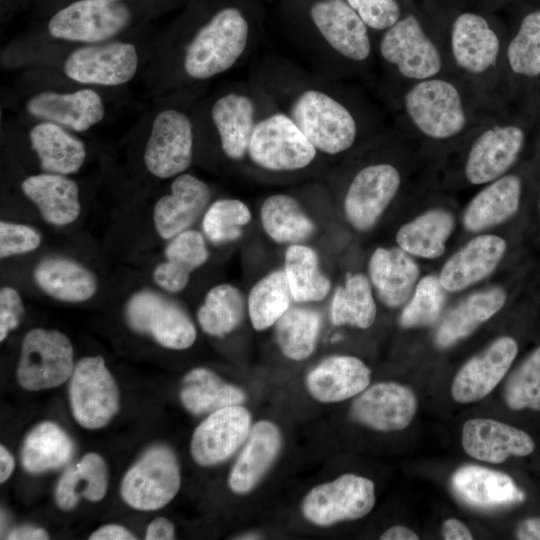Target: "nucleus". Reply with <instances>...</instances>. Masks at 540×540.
Wrapping results in <instances>:
<instances>
[{
	"mask_svg": "<svg viewBox=\"0 0 540 540\" xmlns=\"http://www.w3.org/2000/svg\"><path fill=\"white\" fill-rule=\"evenodd\" d=\"M507 243L494 234L469 240L444 263L439 280L447 292H459L488 277L505 256Z\"/></svg>",
	"mask_w": 540,
	"mask_h": 540,
	"instance_id": "4be33fe9",
	"label": "nucleus"
},
{
	"mask_svg": "<svg viewBox=\"0 0 540 540\" xmlns=\"http://www.w3.org/2000/svg\"><path fill=\"white\" fill-rule=\"evenodd\" d=\"M10 540H43L49 539V534L43 528L23 525L13 529L7 536Z\"/></svg>",
	"mask_w": 540,
	"mask_h": 540,
	"instance_id": "13d9d810",
	"label": "nucleus"
},
{
	"mask_svg": "<svg viewBox=\"0 0 540 540\" xmlns=\"http://www.w3.org/2000/svg\"><path fill=\"white\" fill-rule=\"evenodd\" d=\"M254 104L245 95L229 93L213 105L211 116L218 131L221 147L232 160H241L248 153L255 127Z\"/></svg>",
	"mask_w": 540,
	"mask_h": 540,
	"instance_id": "473e14b6",
	"label": "nucleus"
},
{
	"mask_svg": "<svg viewBox=\"0 0 540 540\" xmlns=\"http://www.w3.org/2000/svg\"><path fill=\"white\" fill-rule=\"evenodd\" d=\"M138 54L131 43L112 42L84 46L73 51L65 61V74L84 84L115 86L133 78Z\"/></svg>",
	"mask_w": 540,
	"mask_h": 540,
	"instance_id": "a211bd4d",
	"label": "nucleus"
},
{
	"mask_svg": "<svg viewBox=\"0 0 540 540\" xmlns=\"http://www.w3.org/2000/svg\"><path fill=\"white\" fill-rule=\"evenodd\" d=\"M41 235L25 224L0 222V257L7 258L31 252L39 247Z\"/></svg>",
	"mask_w": 540,
	"mask_h": 540,
	"instance_id": "603ef678",
	"label": "nucleus"
},
{
	"mask_svg": "<svg viewBox=\"0 0 540 540\" xmlns=\"http://www.w3.org/2000/svg\"><path fill=\"white\" fill-rule=\"evenodd\" d=\"M401 183V173L391 163H372L361 168L344 196V215L351 227L359 232L372 229L398 194Z\"/></svg>",
	"mask_w": 540,
	"mask_h": 540,
	"instance_id": "ddd939ff",
	"label": "nucleus"
},
{
	"mask_svg": "<svg viewBox=\"0 0 540 540\" xmlns=\"http://www.w3.org/2000/svg\"><path fill=\"white\" fill-rule=\"evenodd\" d=\"M446 292L439 276L430 274L418 280L399 316L400 326L414 328L435 323L445 304Z\"/></svg>",
	"mask_w": 540,
	"mask_h": 540,
	"instance_id": "09e8293b",
	"label": "nucleus"
},
{
	"mask_svg": "<svg viewBox=\"0 0 540 540\" xmlns=\"http://www.w3.org/2000/svg\"><path fill=\"white\" fill-rule=\"evenodd\" d=\"M73 347L60 331L36 328L22 342L17 368L21 387L40 391L60 386L74 370Z\"/></svg>",
	"mask_w": 540,
	"mask_h": 540,
	"instance_id": "6e6552de",
	"label": "nucleus"
},
{
	"mask_svg": "<svg viewBox=\"0 0 540 540\" xmlns=\"http://www.w3.org/2000/svg\"><path fill=\"white\" fill-rule=\"evenodd\" d=\"M175 537V528L172 522L164 517H157L147 527L145 539L170 540Z\"/></svg>",
	"mask_w": 540,
	"mask_h": 540,
	"instance_id": "5fc2aeb1",
	"label": "nucleus"
},
{
	"mask_svg": "<svg viewBox=\"0 0 540 540\" xmlns=\"http://www.w3.org/2000/svg\"><path fill=\"white\" fill-rule=\"evenodd\" d=\"M21 187L46 222L63 226L78 218L79 189L72 179L55 173L38 174L26 178Z\"/></svg>",
	"mask_w": 540,
	"mask_h": 540,
	"instance_id": "2f4dec72",
	"label": "nucleus"
},
{
	"mask_svg": "<svg viewBox=\"0 0 540 540\" xmlns=\"http://www.w3.org/2000/svg\"><path fill=\"white\" fill-rule=\"evenodd\" d=\"M260 222L265 234L277 244H299L317 231L315 221L291 195L268 196L260 207Z\"/></svg>",
	"mask_w": 540,
	"mask_h": 540,
	"instance_id": "c9c22d12",
	"label": "nucleus"
},
{
	"mask_svg": "<svg viewBox=\"0 0 540 540\" xmlns=\"http://www.w3.org/2000/svg\"><path fill=\"white\" fill-rule=\"evenodd\" d=\"M322 325L318 311L307 306H291L274 325L276 343L282 354L303 361L315 351Z\"/></svg>",
	"mask_w": 540,
	"mask_h": 540,
	"instance_id": "37998d69",
	"label": "nucleus"
},
{
	"mask_svg": "<svg viewBox=\"0 0 540 540\" xmlns=\"http://www.w3.org/2000/svg\"><path fill=\"white\" fill-rule=\"evenodd\" d=\"M164 254L166 261L155 268L153 278L161 288L171 293L182 291L191 273L205 264L209 257L203 235L189 229L173 237Z\"/></svg>",
	"mask_w": 540,
	"mask_h": 540,
	"instance_id": "f704fd0d",
	"label": "nucleus"
},
{
	"mask_svg": "<svg viewBox=\"0 0 540 540\" xmlns=\"http://www.w3.org/2000/svg\"><path fill=\"white\" fill-rule=\"evenodd\" d=\"M34 279L45 293L66 302L86 301L97 291V280L90 270L61 257L40 261L35 267Z\"/></svg>",
	"mask_w": 540,
	"mask_h": 540,
	"instance_id": "e433bc0d",
	"label": "nucleus"
},
{
	"mask_svg": "<svg viewBox=\"0 0 540 540\" xmlns=\"http://www.w3.org/2000/svg\"><path fill=\"white\" fill-rule=\"evenodd\" d=\"M376 314L377 307L369 278L362 273H348L344 283L336 287L332 295L331 323L364 330L373 325Z\"/></svg>",
	"mask_w": 540,
	"mask_h": 540,
	"instance_id": "a19ab883",
	"label": "nucleus"
},
{
	"mask_svg": "<svg viewBox=\"0 0 540 540\" xmlns=\"http://www.w3.org/2000/svg\"><path fill=\"white\" fill-rule=\"evenodd\" d=\"M368 275L379 300L396 308L411 297L420 269L413 256L400 247H378L369 258Z\"/></svg>",
	"mask_w": 540,
	"mask_h": 540,
	"instance_id": "a878e982",
	"label": "nucleus"
},
{
	"mask_svg": "<svg viewBox=\"0 0 540 540\" xmlns=\"http://www.w3.org/2000/svg\"><path fill=\"white\" fill-rule=\"evenodd\" d=\"M379 52L408 85L449 73L436 27L414 9L384 31Z\"/></svg>",
	"mask_w": 540,
	"mask_h": 540,
	"instance_id": "7ed1b4c3",
	"label": "nucleus"
},
{
	"mask_svg": "<svg viewBox=\"0 0 540 540\" xmlns=\"http://www.w3.org/2000/svg\"><path fill=\"white\" fill-rule=\"evenodd\" d=\"M125 314L133 330L152 336L166 348L187 349L196 340L195 325L188 314L159 293L149 290L135 293L127 302Z\"/></svg>",
	"mask_w": 540,
	"mask_h": 540,
	"instance_id": "f8f14e48",
	"label": "nucleus"
},
{
	"mask_svg": "<svg viewBox=\"0 0 540 540\" xmlns=\"http://www.w3.org/2000/svg\"><path fill=\"white\" fill-rule=\"evenodd\" d=\"M24 314L22 299L12 287H2L0 290V341H3L10 331L17 328Z\"/></svg>",
	"mask_w": 540,
	"mask_h": 540,
	"instance_id": "864d4df0",
	"label": "nucleus"
},
{
	"mask_svg": "<svg viewBox=\"0 0 540 540\" xmlns=\"http://www.w3.org/2000/svg\"><path fill=\"white\" fill-rule=\"evenodd\" d=\"M372 480L346 473L333 481L313 487L301 503L304 518L310 523L329 527L368 515L375 506Z\"/></svg>",
	"mask_w": 540,
	"mask_h": 540,
	"instance_id": "0eeeda50",
	"label": "nucleus"
},
{
	"mask_svg": "<svg viewBox=\"0 0 540 540\" xmlns=\"http://www.w3.org/2000/svg\"><path fill=\"white\" fill-rule=\"evenodd\" d=\"M464 451L479 461L498 464L510 456L523 457L535 443L525 431L493 419L472 418L462 428Z\"/></svg>",
	"mask_w": 540,
	"mask_h": 540,
	"instance_id": "5701e85b",
	"label": "nucleus"
},
{
	"mask_svg": "<svg viewBox=\"0 0 540 540\" xmlns=\"http://www.w3.org/2000/svg\"><path fill=\"white\" fill-rule=\"evenodd\" d=\"M130 18V10L118 1L78 0L56 12L48 30L58 39L100 42L122 31Z\"/></svg>",
	"mask_w": 540,
	"mask_h": 540,
	"instance_id": "4468645a",
	"label": "nucleus"
},
{
	"mask_svg": "<svg viewBox=\"0 0 540 540\" xmlns=\"http://www.w3.org/2000/svg\"><path fill=\"white\" fill-rule=\"evenodd\" d=\"M451 484L457 497L475 508L495 509L524 500V493L508 474L483 466L460 467Z\"/></svg>",
	"mask_w": 540,
	"mask_h": 540,
	"instance_id": "c85d7f7f",
	"label": "nucleus"
},
{
	"mask_svg": "<svg viewBox=\"0 0 540 540\" xmlns=\"http://www.w3.org/2000/svg\"><path fill=\"white\" fill-rule=\"evenodd\" d=\"M316 151L291 117L277 113L255 124L247 154L262 169L284 172L306 168Z\"/></svg>",
	"mask_w": 540,
	"mask_h": 540,
	"instance_id": "1a4fd4ad",
	"label": "nucleus"
},
{
	"mask_svg": "<svg viewBox=\"0 0 540 540\" xmlns=\"http://www.w3.org/2000/svg\"><path fill=\"white\" fill-rule=\"evenodd\" d=\"M180 468L175 454L156 446L127 471L121 483V496L132 508L153 511L167 505L178 493Z\"/></svg>",
	"mask_w": 540,
	"mask_h": 540,
	"instance_id": "9d476101",
	"label": "nucleus"
},
{
	"mask_svg": "<svg viewBox=\"0 0 540 540\" xmlns=\"http://www.w3.org/2000/svg\"><path fill=\"white\" fill-rule=\"evenodd\" d=\"M73 454V443L53 422H42L27 435L21 452L22 464L30 473H41L66 464Z\"/></svg>",
	"mask_w": 540,
	"mask_h": 540,
	"instance_id": "a18cd8bd",
	"label": "nucleus"
},
{
	"mask_svg": "<svg viewBox=\"0 0 540 540\" xmlns=\"http://www.w3.org/2000/svg\"><path fill=\"white\" fill-rule=\"evenodd\" d=\"M437 29L449 73L491 102L509 98L505 71L508 31L490 12L457 10Z\"/></svg>",
	"mask_w": 540,
	"mask_h": 540,
	"instance_id": "f257e3e1",
	"label": "nucleus"
},
{
	"mask_svg": "<svg viewBox=\"0 0 540 540\" xmlns=\"http://www.w3.org/2000/svg\"><path fill=\"white\" fill-rule=\"evenodd\" d=\"M90 540H131L136 539L125 527L117 524H108L98 528L90 537Z\"/></svg>",
	"mask_w": 540,
	"mask_h": 540,
	"instance_id": "6e6d98bb",
	"label": "nucleus"
},
{
	"mask_svg": "<svg viewBox=\"0 0 540 540\" xmlns=\"http://www.w3.org/2000/svg\"><path fill=\"white\" fill-rule=\"evenodd\" d=\"M455 219L443 208H432L403 224L397 231V246L413 257L436 259L446 250Z\"/></svg>",
	"mask_w": 540,
	"mask_h": 540,
	"instance_id": "72a5a7b5",
	"label": "nucleus"
},
{
	"mask_svg": "<svg viewBox=\"0 0 540 540\" xmlns=\"http://www.w3.org/2000/svg\"><path fill=\"white\" fill-rule=\"evenodd\" d=\"M283 270L296 304L320 302L331 291V280L321 269L318 253L308 245H288Z\"/></svg>",
	"mask_w": 540,
	"mask_h": 540,
	"instance_id": "58836bf2",
	"label": "nucleus"
},
{
	"mask_svg": "<svg viewBox=\"0 0 540 540\" xmlns=\"http://www.w3.org/2000/svg\"><path fill=\"white\" fill-rule=\"evenodd\" d=\"M31 115L75 131H85L104 117L101 97L92 89L72 93L42 92L30 98Z\"/></svg>",
	"mask_w": 540,
	"mask_h": 540,
	"instance_id": "cd10ccee",
	"label": "nucleus"
},
{
	"mask_svg": "<svg viewBox=\"0 0 540 540\" xmlns=\"http://www.w3.org/2000/svg\"><path fill=\"white\" fill-rule=\"evenodd\" d=\"M523 126L504 113L477 128L471 134L463 164L465 180L471 185H485L509 173L526 143Z\"/></svg>",
	"mask_w": 540,
	"mask_h": 540,
	"instance_id": "39448f33",
	"label": "nucleus"
},
{
	"mask_svg": "<svg viewBox=\"0 0 540 540\" xmlns=\"http://www.w3.org/2000/svg\"><path fill=\"white\" fill-rule=\"evenodd\" d=\"M445 540H471L472 533L468 527L458 519L450 518L444 521L441 527Z\"/></svg>",
	"mask_w": 540,
	"mask_h": 540,
	"instance_id": "4d7b16f0",
	"label": "nucleus"
},
{
	"mask_svg": "<svg viewBox=\"0 0 540 540\" xmlns=\"http://www.w3.org/2000/svg\"><path fill=\"white\" fill-rule=\"evenodd\" d=\"M69 399L74 419L86 429L102 428L115 416L119 390L101 356L84 357L75 364Z\"/></svg>",
	"mask_w": 540,
	"mask_h": 540,
	"instance_id": "9b49d317",
	"label": "nucleus"
},
{
	"mask_svg": "<svg viewBox=\"0 0 540 540\" xmlns=\"http://www.w3.org/2000/svg\"><path fill=\"white\" fill-rule=\"evenodd\" d=\"M192 148L189 118L173 109L163 110L152 124L144 153L145 166L159 178L182 174L191 164Z\"/></svg>",
	"mask_w": 540,
	"mask_h": 540,
	"instance_id": "2eb2a0df",
	"label": "nucleus"
},
{
	"mask_svg": "<svg viewBox=\"0 0 540 540\" xmlns=\"http://www.w3.org/2000/svg\"><path fill=\"white\" fill-rule=\"evenodd\" d=\"M180 400L194 415L210 414L224 407L241 405L246 400L244 391L224 381L215 372L197 367L182 380Z\"/></svg>",
	"mask_w": 540,
	"mask_h": 540,
	"instance_id": "4c0bfd02",
	"label": "nucleus"
},
{
	"mask_svg": "<svg viewBox=\"0 0 540 540\" xmlns=\"http://www.w3.org/2000/svg\"><path fill=\"white\" fill-rule=\"evenodd\" d=\"M208 185L191 174H179L171 184V193L161 197L153 209L157 233L172 239L189 227L206 210L210 200Z\"/></svg>",
	"mask_w": 540,
	"mask_h": 540,
	"instance_id": "b1692460",
	"label": "nucleus"
},
{
	"mask_svg": "<svg viewBox=\"0 0 540 540\" xmlns=\"http://www.w3.org/2000/svg\"><path fill=\"white\" fill-rule=\"evenodd\" d=\"M310 16L326 42L344 58L363 62L370 57L369 28L346 0L316 2Z\"/></svg>",
	"mask_w": 540,
	"mask_h": 540,
	"instance_id": "412c9836",
	"label": "nucleus"
},
{
	"mask_svg": "<svg viewBox=\"0 0 540 540\" xmlns=\"http://www.w3.org/2000/svg\"><path fill=\"white\" fill-rule=\"evenodd\" d=\"M30 141L43 170L67 175L77 172L85 161L84 144L60 125L45 122L30 132Z\"/></svg>",
	"mask_w": 540,
	"mask_h": 540,
	"instance_id": "ea45409f",
	"label": "nucleus"
},
{
	"mask_svg": "<svg viewBox=\"0 0 540 540\" xmlns=\"http://www.w3.org/2000/svg\"><path fill=\"white\" fill-rule=\"evenodd\" d=\"M519 540H540V517H530L523 520L516 529Z\"/></svg>",
	"mask_w": 540,
	"mask_h": 540,
	"instance_id": "bf43d9fd",
	"label": "nucleus"
},
{
	"mask_svg": "<svg viewBox=\"0 0 540 540\" xmlns=\"http://www.w3.org/2000/svg\"><path fill=\"white\" fill-rule=\"evenodd\" d=\"M246 311L247 303L240 289L223 283L206 293L197 311V320L206 334L224 337L241 325Z\"/></svg>",
	"mask_w": 540,
	"mask_h": 540,
	"instance_id": "49530a36",
	"label": "nucleus"
},
{
	"mask_svg": "<svg viewBox=\"0 0 540 540\" xmlns=\"http://www.w3.org/2000/svg\"><path fill=\"white\" fill-rule=\"evenodd\" d=\"M281 446L282 435L273 422H256L231 469L228 478L230 489L241 495L255 489L276 461Z\"/></svg>",
	"mask_w": 540,
	"mask_h": 540,
	"instance_id": "bb28decb",
	"label": "nucleus"
},
{
	"mask_svg": "<svg viewBox=\"0 0 540 540\" xmlns=\"http://www.w3.org/2000/svg\"><path fill=\"white\" fill-rule=\"evenodd\" d=\"M108 488V470L104 459L96 453H88L61 476L55 491L56 503L62 510H71L81 496L98 502Z\"/></svg>",
	"mask_w": 540,
	"mask_h": 540,
	"instance_id": "79ce46f5",
	"label": "nucleus"
},
{
	"mask_svg": "<svg viewBox=\"0 0 540 540\" xmlns=\"http://www.w3.org/2000/svg\"><path fill=\"white\" fill-rule=\"evenodd\" d=\"M504 61L509 98L528 96L540 82V4L527 8L508 32Z\"/></svg>",
	"mask_w": 540,
	"mask_h": 540,
	"instance_id": "f3484780",
	"label": "nucleus"
},
{
	"mask_svg": "<svg viewBox=\"0 0 540 540\" xmlns=\"http://www.w3.org/2000/svg\"><path fill=\"white\" fill-rule=\"evenodd\" d=\"M380 539L382 540H418L419 537L411 529L402 525H395L388 528L386 531H384L383 534L380 536Z\"/></svg>",
	"mask_w": 540,
	"mask_h": 540,
	"instance_id": "052dcab7",
	"label": "nucleus"
},
{
	"mask_svg": "<svg viewBox=\"0 0 540 540\" xmlns=\"http://www.w3.org/2000/svg\"><path fill=\"white\" fill-rule=\"evenodd\" d=\"M293 298L283 269H275L261 277L247 296V313L252 327L264 331L292 306Z\"/></svg>",
	"mask_w": 540,
	"mask_h": 540,
	"instance_id": "c03bdc74",
	"label": "nucleus"
},
{
	"mask_svg": "<svg viewBox=\"0 0 540 540\" xmlns=\"http://www.w3.org/2000/svg\"><path fill=\"white\" fill-rule=\"evenodd\" d=\"M522 196V179L507 173L485 184L471 199L463 214L464 227L479 232L500 225L519 210Z\"/></svg>",
	"mask_w": 540,
	"mask_h": 540,
	"instance_id": "c756f323",
	"label": "nucleus"
},
{
	"mask_svg": "<svg viewBox=\"0 0 540 540\" xmlns=\"http://www.w3.org/2000/svg\"><path fill=\"white\" fill-rule=\"evenodd\" d=\"M416 411L414 392L396 382H379L367 387L351 406V416L356 422L381 432L406 428Z\"/></svg>",
	"mask_w": 540,
	"mask_h": 540,
	"instance_id": "aec40b11",
	"label": "nucleus"
},
{
	"mask_svg": "<svg viewBox=\"0 0 540 540\" xmlns=\"http://www.w3.org/2000/svg\"><path fill=\"white\" fill-rule=\"evenodd\" d=\"M370 29L385 31L404 14L398 0H346Z\"/></svg>",
	"mask_w": 540,
	"mask_h": 540,
	"instance_id": "3c124183",
	"label": "nucleus"
},
{
	"mask_svg": "<svg viewBox=\"0 0 540 540\" xmlns=\"http://www.w3.org/2000/svg\"><path fill=\"white\" fill-rule=\"evenodd\" d=\"M251 219L252 213L246 203L239 199L223 198L206 209L202 229L213 244H226L240 239Z\"/></svg>",
	"mask_w": 540,
	"mask_h": 540,
	"instance_id": "de8ad7c7",
	"label": "nucleus"
},
{
	"mask_svg": "<svg viewBox=\"0 0 540 540\" xmlns=\"http://www.w3.org/2000/svg\"><path fill=\"white\" fill-rule=\"evenodd\" d=\"M512 0H487V3H485V10L488 12H491L495 7L504 5L507 2H511Z\"/></svg>",
	"mask_w": 540,
	"mask_h": 540,
	"instance_id": "e2e57ef3",
	"label": "nucleus"
},
{
	"mask_svg": "<svg viewBox=\"0 0 540 540\" xmlns=\"http://www.w3.org/2000/svg\"><path fill=\"white\" fill-rule=\"evenodd\" d=\"M504 399L512 410L540 411V346L509 376L504 389Z\"/></svg>",
	"mask_w": 540,
	"mask_h": 540,
	"instance_id": "8fccbe9b",
	"label": "nucleus"
},
{
	"mask_svg": "<svg viewBox=\"0 0 540 540\" xmlns=\"http://www.w3.org/2000/svg\"><path fill=\"white\" fill-rule=\"evenodd\" d=\"M248 31L240 10L227 7L218 11L189 43L186 73L194 79H207L230 69L246 48Z\"/></svg>",
	"mask_w": 540,
	"mask_h": 540,
	"instance_id": "20e7f679",
	"label": "nucleus"
},
{
	"mask_svg": "<svg viewBox=\"0 0 540 540\" xmlns=\"http://www.w3.org/2000/svg\"><path fill=\"white\" fill-rule=\"evenodd\" d=\"M237 539H260L261 538V535L258 534V533H255V532H247V533H244L238 537H236Z\"/></svg>",
	"mask_w": 540,
	"mask_h": 540,
	"instance_id": "0e129e2a",
	"label": "nucleus"
},
{
	"mask_svg": "<svg viewBox=\"0 0 540 540\" xmlns=\"http://www.w3.org/2000/svg\"><path fill=\"white\" fill-rule=\"evenodd\" d=\"M517 352L518 345L512 337L495 339L457 372L451 386L453 399L467 404L486 397L507 374Z\"/></svg>",
	"mask_w": 540,
	"mask_h": 540,
	"instance_id": "6ab92c4d",
	"label": "nucleus"
},
{
	"mask_svg": "<svg viewBox=\"0 0 540 540\" xmlns=\"http://www.w3.org/2000/svg\"><path fill=\"white\" fill-rule=\"evenodd\" d=\"M109 1H118V0H109Z\"/></svg>",
	"mask_w": 540,
	"mask_h": 540,
	"instance_id": "69168bd1",
	"label": "nucleus"
},
{
	"mask_svg": "<svg viewBox=\"0 0 540 540\" xmlns=\"http://www.w3.org/2000/svg\"><path fill=\"white\" fill-rule=\"evenodd\" d=\"M507 292L500 286L476 291L459 302L444 318L435 333V343L448 348L470 336L505 305Z\"/></svg>",
	"mask_w": 540,
	"mask_h": 540,
	"instance_id": "7c9ffc66",
	"label": "nucleus"
},
{
	"mask_svg": "<svg viewBox=\"0 0 540 540\" xmlns=\"http://www.w3.org/2000/svg\"><path fill=\"white\" fill-rule=\"evenodd\" d=\"M371 370L358 357L331 355L306 376L309 394L322 403H336L363 392L370 384Z\"/></svg>",
	"mask_w": 540,
	"mask_h": 540,
	"instance_id": "393cba45",
	"label": "nucleus"
},
{
	"mask_svg": "<svg viewBox=\"0 0 540 540\" xmlns=\"http://www.w3.org/2000/svg\"><path fill=\"white\" fill-rule=\"evenodd\" d=\"M402 107L413 132L438 143L471 135L484 123L504 114L503 107L450 73L408 85Z\"/></svg>",
	"mask_w": 540,
	"mask_h": 540,
	"instance_id": "f03ea898",
	"label": "nucleus"
},
{
	"mask_svg": "<svg viewBox=\"0 0 540 540\" xmlns=\"http://www.w3.org/2000/svg\"><path fill=\"white\" fill-rule=\"evenodd\" d=\"M251 427V414L242 405L210 413L192 435L190 451L194 461L201 466L224 462L246 441Z\"/></svg>",
	"mask_w": 540,
	"mask_h": 540,
	"instance_id": "dca6fc26",
	"label": "nucleus"
},
{
	"mask_svg": "<svg viewBox=\"0 0 540 540\" xmlns=\"http://www.w3.org/2000/svg\"><path fill=\"white\" fill-rule=\"evenodd\" d=\"M15 462L10 452L3 446H0V482H5L14 470Z\"/></svg>",
	"mask_w": 540,
	"mask_h": 540,
	"instance_id": "680f3d73",
	"label": "nucleus"
},
{
	"mask_svg": "<svg viewBox=\"0 0 540 540\" xmlns=\"http://www.w3.org/2000/svg\"><path fill=\"white\" fill-rule=\"evenodd\" d=\"M291 118L316 150L328 155L347 151L358 135V124L351 111L321 91L300 94L292 105Z\"/></svg>",
	"mask_w": 540,
	"mask_h": 540,
	"instance_id": "423d86ee",
	"label": "nucleus"
}]
</instances>
